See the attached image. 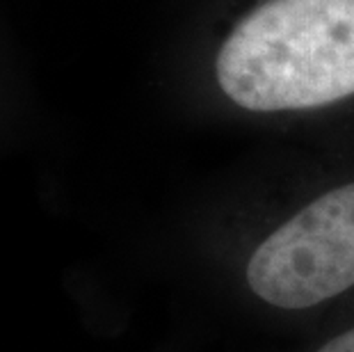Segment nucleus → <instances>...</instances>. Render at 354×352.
<instances>
[{"label":"nucleus","mask_w":354,"mask_h":352,"mask_svg":"<svg viewBox=\"0 0 354 352\" xmlns=\"http://www.w3.org/2000/svg\"><path fill=\"white\" fill-rule=\"evenodd\" d=\"M222 92L252 112L306 110L354 94V0H268L217 55Z\"/></svg>","instance_id":"f257e3e1"},{"label":"nucleus","mask_w":354,"mask_h":352,"mask_svg":"<svg viewBox=\"0 0 354 352\" xmlns=\"http://www.w3.org/2000/svg\"><path fill=\"white\" fill-rule=\"evenodd\" d=\"M247 284L277 309H311L354 286V183L329 190L254 250Z\"/></svg>","instance_id":"f03ea898"},{"label":"nucleus","mask_w":354,"mask_h":352,"mask_svg":"<svg viewBox=\"0 0 354 352\" xmlns=\"http://www.w3.org/2000/svg\"><path fill=\"white\" fill-rule=\"evenodd\" d=\"M315 352H354V327L334 336V339H329L325 346L318 348Z\"/></svg>","instance_id":"7ed1b4c3"}]
</instances>
